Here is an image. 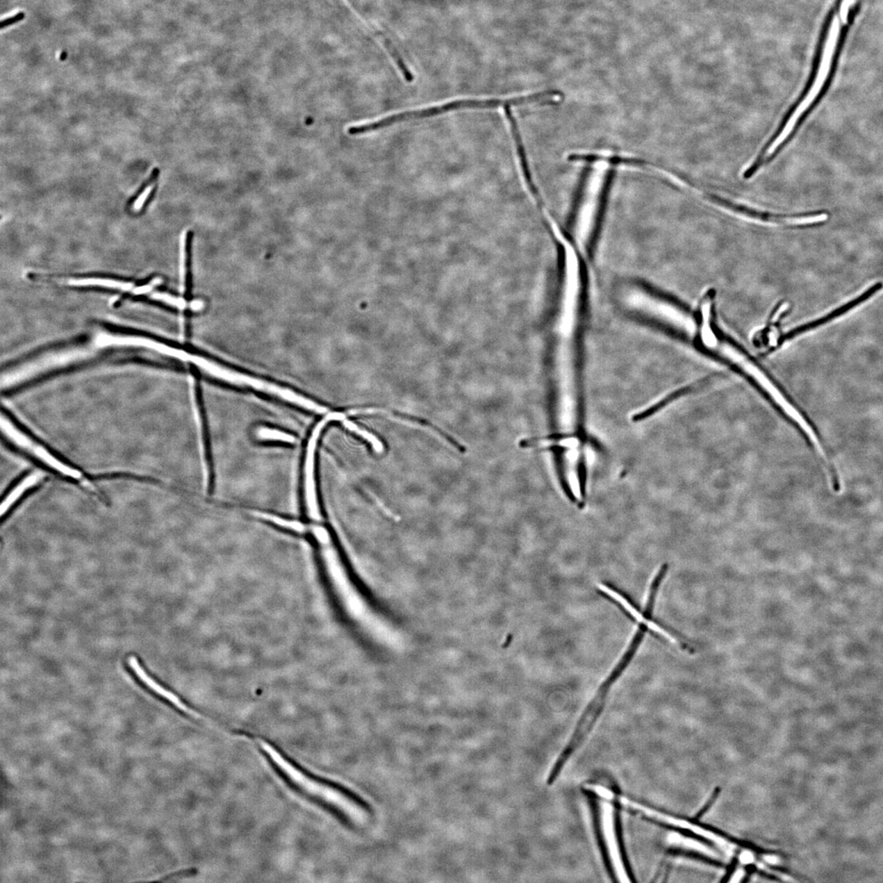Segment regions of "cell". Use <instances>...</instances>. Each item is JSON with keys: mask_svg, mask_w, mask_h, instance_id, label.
<instances>
[{"mask_svg": "<svg viewBox=\"0 0 883 883\" xmlns=\"http://www.w3.org/2000/svg\"><path fill=\"white\" fill-rule=\"evenodd\" d=\"M638 649H639V647L635 643L629 645L622 658L619 660L616 667L610 673L609 677L605 679L602 685L600 686L593 699L586 707L584 713L581 714L579 720L577 721L570 739L566 744V747L559 753L557 759L554 761L551 770L549 772L547 779V786H552L556 782L563 770L566 769L568 761L571 760L572 756L579 750L581 744L586 741L587 737L593 732L595 724L597 723L601 714L603 713L610 690H611L613 684L621 677L622 672L625 671Z\"/></svg>", "mask_w": 883, "mask_h": 883, "instance_id": "cell-1", "label": "cell"}, {"mask_svg": "<svg viewBox=\"0 0 883 883\" xmlns=\"http://www.w3.org/2000/svg\"><path fill=\"white\" fill-rule=\"evenodd\" d=\"M159 174L160 170L158 168H155L154 171H152L149 178L145 180L140 188L138 189L137 192L133 194L131 198H129L127 203V208L129 210H131L133 208H135V210L133 211V212H135V214H140V213L145 211L146 208L150 205V203L152 200H154L156 196L158 185L156 184L155 186L152 188L150 186H151V185L154 184L157 179H158Z\"/></svg>", "mask_w": 883, "mask_h": 883, "instance_id": "cell-7", "label": "cell"}, {"mask_svg": "<svg viewBox=\"0 0 883 883\" xmlns=\"http://www.w3.org/2000/svg\"><path fill=\"white\" fill-rule=\"evenodd\" d=\"M584 793L590 808L591 825H593L595 840L596 845H597L601 861H602L605 871H606L610 880L613 882H618L616 868H614L612 855L610 854L608 841L604 833L602 811H601L600 805L601 799L591 789L589 785L584 788Z\"/></svg>", "mask_w": 883, "mask_h": 883, "instance_id": "cell-3", "label": "cell"}, {"mask_svg": "<svg viewBox=\"0 0 883 883\" xmlns=\"http://www.w3.org/2000/svg\"><path fill=\"white\" fill-rule=\"evenodd\" d=\"M67 52H65V51L64 52L62 53L61 55H60V59H61L62 61H65V60L67 59Z\"/></svg>", "mask_w": 883, "mask_h": 883, "instance_id": "cell-10", "label": "cell"}, {"mask_svg": "<svg viewBox=\"0 0 883 883\" xmlns=\"http://www.w3.org/2000/svg\"><path fill=\"white\" fill-rule=\"evenodd\" d=\"M128 665L132 669L133 673L135 674V676L140 679L143 685H145L150 691L155 693L156 695L168 701L174 707H177L179 710L183 711V713L193 714L191 709H189L177 695L166 690L165 687L160 686L158 682H156L154 678L150 677L149 673L145 671V669H143L140 661L135 656H131L128 659Z\"/></svg>", "mask_w": 883, "mask_h": 883, "instance_id": "cell-5", "label": "cell"}, {"mask_svg": "<svg viewBox=\"0 0 883 883\" xmlns=\"http://www.w3.org/2000/svg\"><path fill=\"white\" fill-rule=\"evenodd\" d=\"M716 377H719V374H711V376H707L704 378L701 379V380H700L699 381L692 383H691V385H688L685 387H682L681 388V389H679L672 393V394H670L666 396L665 397H663L662 400L658 402L657 404H655L654 405L651 406L650 408L647 409L645 411H641V413L635 415L634 417H633V422H642V420H644L647 418L652 417V415H654L655 413H657L658 411L663 409L665 406H667L668 404H672V402H674L675 400H677V399H679V397H682L688 394V393L700 389V388L702 386H704L705 383H707V382L710 381L711 379L715 378Z\"/></svg>", "mask_w": 883, "mask_h": 883, "instance_id": "cell-6", "label": "cell"}, {"mask_svg": "<svg viewBox=\"0 0 883 883\" xmlns=\"http://www.w3.org/2000/svg\"><path fill=\"white\" fill-rule=\"evenodd\" d=\"M24 18H25L24 13L23 12L18 13L17 15H16L15 16H13L12 17H8V18H6V19L3 20L1 22V28H6V27L7 26H11L13 24H15V23L19 22L22 21L23 19H24Z\"/></svg>", "mask_w": 883, "mask_h": 883, "instance_id": "cell-9", "label": "cell"}, {"mask_svg": "<svg viewBox=\"0 0 883 883\" xmlns=\"http://www.w3.org/2000/svg\"><path fill=\"white\" fill-rule=\"evenodd\" d=\"M882 288L883 284L882 283L873 285L871 288H869L866 292L859 295V297L855 298L852 300V302H850L848 304L843 305V306L835 309V311L830 313L825 317H820L812 322H809L805 325L795 328V329L789 331L787 335L784 336L783 338L779 340V345H783L785 341L794 338L795 336L802 334L803 332L815 329V328L818 327L826 324V323L833 321L834 319L843 315L844 313L852 311V309L855 307H857L858 305L866 302L867 299L872 297L873 295L876 294L877 291H880Z\"/></svg>", "mask_w": 883, "mask_h": 883, "instance_id": "cell-4", "label": "cell"}, {"mask_svg": "<svg viewBox=\"0 0 883 883\" xmlns=\"http://www.w3.org/2000/svg\"><path fill=\"white\" fill-rule=\"evenodd\" d=\"M543 100L544 99L542 92H534V94H531L522 95L508 99L456 100L441 106H431V108L420 110H408V112L392 115H390V117L378 119L377 122L359 124V126H351L347 131H348L349 135H365V133L379 131V129L394 126V124L397 123L409 122V120L434 117H436V115L445 114L449 112H454V110L463 109L504 108L505 106H520L535 103L540 104L543 103Z\"/></svg>", "mask_w": 883, "mask_h": 883, "instance_id": "cell-2", "label": "cell"}, {"mask_svg": "<svg viewBox=\"0 0 883 883\" xmlns=\"http://www.w3.org/2000/svg\"><path fill=\"white\" fill-rule=\"evenodd\" d=\"M613 824L615 839H616L617 848L619 855H620L621 861L624 870L628 876L629 880L631 882H636L634 871L632 866L630 858L627 852L626 847L625 836H624L622 810L616 805H613Z\"/></svg>", "mask_w": 883, "mask_h": 883, "instance_id": "cell-8", "label": "cell"}]
</instances>
